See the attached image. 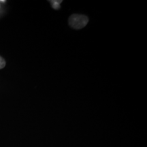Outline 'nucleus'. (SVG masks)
I'll list each match as a JSON object with an SVG mask.
<instances>
[{
  "label": "nucleus",
  "mask_w": 147,
  "mask_h": 147,
  "mask_svg": "<svg viewBox=\"0 0 147 147\" xmlns=\"http://www.w3.org/2000/svg\"><path fill=\"white\" fill-rule=\"evenodd\" d=\"M89 23V18L83 14H74L68 19L69 25L71 28L80 29L84 27Z\"/></svg>",
  "instance_id": "nucleus-1"
},
{
  "label": "nucleus",
  "mask_w": 147,
  "mask_h": 147,
  "mask_svg": "<svg viewBox=\"0 0 147 147\" xmlns=\"http://www.w3.org/2000/svg\"><path fill=\"white\" fill-rule=\"evenodd\" d=\"M51 2V5H52L53 8L55 9V10H58L60 8L59 4L62 2V1H50Z\"/></svg>",
  "instance_id": "nucleus-2"
},
{
  "label": "nucleus",
  "mask_w": 147,
  "mask_h": 147,
  "mask_svg": "<svg viewBox=\"0 0 147 147\" xmlns=\"http://www.w3.org/2000/svg\"><path fill=\"white\" fill-rule=\"evenodd\" d=\"M5 66V61L3 57L0 56V69H3Z\"/></svg>",
  "instance_id": "nucleus-3"
}]
</instances>
